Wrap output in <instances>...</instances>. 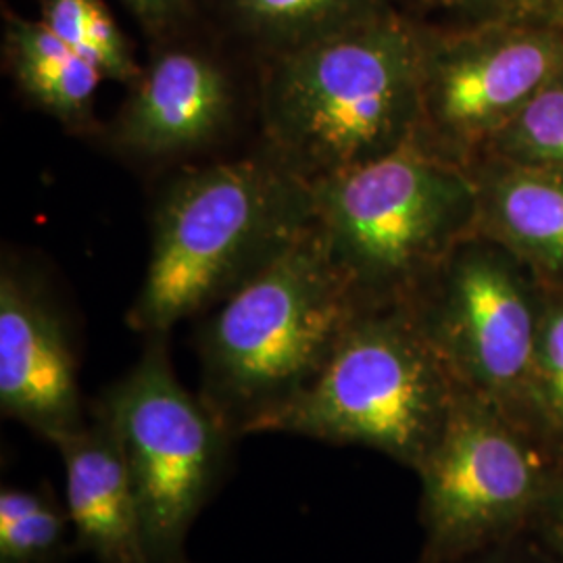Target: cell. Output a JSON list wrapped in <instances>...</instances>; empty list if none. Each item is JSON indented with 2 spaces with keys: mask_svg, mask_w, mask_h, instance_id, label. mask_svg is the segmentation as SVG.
I'll return each mask as SVG.
<instances>
[{
  "mask_svg": "<svg viewBox=\"0 0 563 563\" xmlns=\"http://www.w3.org/2000/svg\"><path fill=\"white\" fill-rule=\"evenodd\" d=\"M242 32L269 55L318 41L367 20L386 7L383 0H228Z\"/></svg>",
  "mask_w": 563,
  "mask_h": 563,
  "instance_id": "obj_15",
  "label": "cell"
},
{
  "mask_svg": "<svg viewBox=\"0 0 563 563\" xmlns=\"http://www.w3.org/2000/svg\"><path fill=\"white\" fill-rule=\"evenodd\" d=\"M4 60L23 97L71 132L97 125L101 69L38 20L4 11Z\"/></svg>",
  "mask_w": 563,
  "mask_h": 563,
  "instance_id": "obj_13",
  "label": "cell"
},
{
  "mask_svg": "<svg viewBox=\"0 0 563 563\" xmlns=\"http://www.w3.org/2000/svg\"><path fill=\"white\" fill-rule=\"evenodd\" d=\"M153 36L174 32L190 11V0H120Z\"/></svg>",
  "mask_w": 563,
  "mask_h": 563,
  "instance_id": "obj_20",
  "label": "cell"
},
{
  "mask_svg": "<svg viewBox=\"0 0 563 563\" xmlns=\"http://www.w3.org/2000/svg\"><path fill=\"white\" fill-rule=\"evenodd\" d=\"M234 115V88L218 60L163 51L130 88L111 141L134 157H169L218 141Z\"/></svg>",
  "mask_w": 563,
  "mask_h": 563,
  "instance_id": "obj_11",
  "label": "cell"
},
{
  "mask_svg": "<svg viewBox=\"0 0 563 563\" xmlns=\"http://www.w3.org/2000/svg\"><path fill=\"white\" fill-rule=\"evenodd\" d=\"M418 563H446L526 534L563 476L560 457L499 405L457 388L443 434L416 470Z\"/></svg>",
  "mask_w": 563,
  "mask_h": 563,
  "instance_id": "obj_7",
  "label": "cell"
},
{
  "mask_svg": "<svg viewBox=\"0 0 563 563\" xmlns=\"http://www.w3.org/2000/svg\"><path fill=\"white\" fill-rule=\"evenodd\" d=\"M423 34L393 11L269 55L267 155L305 181L374 162L420 132Z\"/></svg>",
  "mask_w": 563,
  "mask_h": 563,
  "instance_id": "obj_1",
  "label": "cell"
},
{
  "mask_svg": "<svg viewBox=\"0 0 563 563\" xmlns=\"http://www.w3.org/2000/svg\"><path fill=\"white\" fill-rule=\"evenodd\" d=\"M78 551L63 497L51 484L0 488V563H65Z\"/></svg>",
  "mask_w": 563,
  "mask_h": 563,
  "instance_id": "obj_16",
  "label": "cell"
},
{
  "mask_svg": "<svg viewBox=\"0 0 563 563\" xmlns=\"http://www.w3.org/2000/svg\"><path fill=\"white\" fill-rule=\"evenodd\" d=\"M184 563H192V562H190V560H188V562H184Z\"/></svg>",
  "mask_w": 563,
  "mask_h": 563,
  "instance_id": "obj_24",
  "label": "cell"
},
{
  "mask_svg": "<svg viewBox=\"0 0 563 563\" xmlns=\"http://www.w3.org/2000/svg\"><path fill=\"white\" fill-rule=\"evenodd\" d=\"M446 563H560L543 544L539 543V539L528 530L526 534H520L507 543L490 547L481 553L467 555L462 560Z\"/></svg>",
  "mask_w": 563,
  "mask_h": 563,
  "instance_id": "obj_21",
  "label": "cell"
},
{
  "mask_svg": "<svg viewBox=\"0 0 563 563\" xmlns=\"http://www.w3.org/2000/svg\"><path fill=\"white\" fill-rule=\"evenodd\" d=\"M41 20L109 80L132 88L142 76L132 46L102 0H41Z\"/></svg>",
  "mask_w": 563,
  "mask_h": 563,
  "instance_id": "obj_17",
  "label": "cell"
},
{
  "mask_svg": "<svg viewBox=\"0 0 563 563\" xmlns=\"http://www.w3.org/2000/svg\"><path fill=\"white\" fill-rule=\"evenodd\" d=\"M309 186L320 239L362 311L411 301L478 213L476 184L420 136Z\"/></svg>",
  "mask_w": 563,
  "mask_h": 563,
  "instance_id": "obj_4",
  "label": "cell"
},
{
  "mask_svg": "<svg viewBox=\"0 0 563 563\" xmlns=\"http://www.w3.org/2000/svg\"><path fill=\"white\" fill-rule=\"evenodd\" d=\"M504 146L537 167L563 172V80L549 81L505 125Z\"/></svg>",
  "mask_w": 563,
  "mask_h": 563,
  "instance_id": "obj_19",
  "label": "cell"
},
{
  "mask_svg": "<svg viewBox=\"0 0 563 563\" xmlns=\"http://www.w3.org/2000/svg\"><path fill=\"white\" fill-rule=\"evenodd\" d=\"M490 225L530 257L563 272V172L523 167L486 190Z\"/></svg>",
  "mask_w": 563,
  "mask_h": 563,
  "instance_id": "obj_14",
  "label": "cell"
},
{
  "mask_svg": "<svg viewBox=\"0 0 563 563\" xmlns=\"http://www.w3.org/2000/svg\"><path fill=\"white\" fill-rule=\"evenodd\" d=\"M530 532L558 562L563 563V476L541 505Z\"/></svg>",
  "mask_w": 563,
  "mask_h": 563,
  "instance_id": "obj_22",
  "label": "cell"
},
{
  "mask_svg": "<svg viewBox=\"0 0 563 563\" xmlns=\"http://www.w3.org/2000/svg\"><path fill=\"white\" fill-rule=\"evenodd\" d=\"M0 411L53 446L90 422L74 334L59 302L9 262L0 269Z\"/></svg>",
  "mask_w": 563,
  "mask_h": 563,
  "instance_id": "obj_10",
  "label": "cell"
},
{
  "mask_svg": "<svg viewBox=\"0 0 563 563\" xmlns=\"http://www.w3.org/2000/svg\"><path fill=\"white\" fill-rule=\"evenodd\" d=\"M562 71L558 27L495 23L455 36H423L420 132L428 128L455 148L476 144L504 132Z\"/></svg>",
  "mask_w": 563,
  "mask_h": 563,
  "instance_id": "obj_9",
  "label": "cell"
},
{
  "mask_svg": "<svg viewBox=\"0 0 563 563\" xmlns=\"http://www.w3.org/2000/svg\"><path fill=\"white\" fill-rule=\"evenodd\" d=\"M437 7L455 9V11H470V13H486L497 18H526L547 9L553 0H428Z\"/></svg>",
  "mask_w": 563,
  "mask_h": 563,
  "instance_id": "obj_23",
  "label": "cell"
},
{
  "mask_svg": "<svg viewBox=\"0 0 563 563\" xmlns=\"http://www.w3.org/2000/svg\"><path fill=\"white\" fill-rule=\"evenodd\" d=\"M360 311L313 220L201 323L202 401L234 439L265 434L320 376Z\"/></svg>",
  "mask_w": 563,
  "mask_h": 563,
  "instance_id": "obj_3",
  "label": "cell"
},
{
  "mask_svg": "<svg viewBox=\"0 0 563 563\" xmlns=\"http://www.w3.org/2000/svg\"><path fill=\"white\" fill-rule=\"evenodd\" d=\"M311 186L265 157L213 163L163 195L151 257L125 322L169 334L234 295L313 225Z\"/></svg>",
  "mask_w": 563,
  "mask_h": 563,
  "instance_id": "obj_2",
  "label": "cell"
},
{
  "mask_svg": "<svg viewBox=\"0 0 563 563\" xmlns=\"http://www.w3.org/2000/svg\"><path fill=\"white\" fill-rule=\"evenodd\" d=\"M457 388L407 305L363 309L267 432L365 446L416 472L441 439Z\"/></svg>",
  "mask_w": 563,
  "mask_h": 563,
  "instance_id": "obj_5",
  "label": "cell"
},
{
  "mask_svg": "<svg viewBox=\"0 0 563 563\" xmlns=\"http://www.w3.org/2000/svg\"><path fill=\"white\" fill-rule=\"evenodd\" d=\"M530 402L539 437L563 463V295L560 292L541 297Z\"/></svg>",
  "mask_w": 563,
  "mask_h": 563,
  "instance_id": "obj_18",
  "label": "cell"
},
{
  "mask_svg": "<svg viewBox=\"0 0 563 563\" xmlns=\"http://www.w3.org/2000/svg\"><path fill=\"white\" fill-rule=\"evenodd\" d=\"M405 305L460 388L539 437L530 383L541 297L501 255L465 239Z\"/></svg>",
  "mask_w": 563,
  "mask_h": 563,
  "instance_id": "obj_8",
  "label": "cell"
},
{
  "mask_svg": "<svg viewBox=\"0 0 563 563\" xmlns=\"http://www.w3.org/2000/svg\"><path fill=\"white\" fill-rule=\"evenodd\" d=\"M55 449L78 551L97 563H153L136 490L109 423L90 411L88 426Z\"/></svg>",
  "mask_w": 563,
  "mask_h": 563,
  "instance_id": "obj_12",
  "label": "cell"
},
{
  "mask_svg": "<svg viewBox=\"0 0 563 563\" xmlns=\"http://www.w3.org/2000/svg\"><path fill=\"white\" fill-rule=\"evenodd\" d=\"M113 430L141 507L153 563L188 562L186 543L222 490L234 439L180 383L167 334L146 336L136 363L90 407Z\"/></svg>",
  "mask_w": 563,
  "mask_h": 563,
  "instance_id": "obj_6",
  "label": "cell"
}]
</instances>
